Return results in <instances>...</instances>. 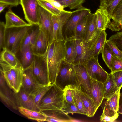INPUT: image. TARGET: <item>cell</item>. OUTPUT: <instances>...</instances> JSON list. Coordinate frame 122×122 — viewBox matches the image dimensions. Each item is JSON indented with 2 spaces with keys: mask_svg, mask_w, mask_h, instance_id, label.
Returning a JSON list of instances; mask_svg holds the SVG:
<instances>
[{
  "mask_svg": "<svg viewBox=\"0 0 122 122\" xmlns=\"http://www.w3.org/2000/svg\"><path fill=\"white\" fill-rule=\"evenodd\" d=\"M65 41L54 40L49 44L44 56L51 84L55 83L61 64L65 58Z\"/></svg>",
  "mask_w": 122,
  "mask_h": 122,
  "instance_id": "cell-1",
  "label": "cell"
},
{
  "mask_svg": "<svg viewBox=\"0 0 122 122\" xmlns=\"http://www.w3.org/2000/svg\"><path fill=\"white\" fill-rule=\"evenodd\" d=\"M65 99L64 90L54 83L42 98L38 107L41 111L61 110Z\"/></svg>",
  "mask_w": 122,
  "mask_h": 122,
  "instance_id": "cell-2",
  "label": "cell"
},
{
  "mask_svg": "<svg viewBox=\"0 0 122 122\" xmlns=\"http://www.w3.org/2000/svg\"><path fill=\"white\" fill-rule=\"evenodd\" d=\"M33 25L6 29L5 47L16 55L20 51L24 38Z\"/></svg>",
  "mask_w": 122,
  "mask_h": 122,
  "instance_id": "cell-3",
  "label": "cell"
},
{
  "mask_svg": "<svg viewBox=\"0 0 122 122\" xmlns=\"http://www.w3.org/2000/svg\"><path fill=\"white\" fill-rule=\"evenodd\" d=\"M55 84L63 90L68 86H76L77 81L74 65L63 60Z\"/></svg>",
  "mask_w": 122,
  "mask_h": 122,
  "instance_id": "cell-4",
  "label": "cell"
},
{
  "mask_svg": "<svg viewBox=\"0 0 122 122\" xmlns=\"http://www.w3.org/2000/svg\"><path fill=\"white\" fill-rule=\"evenodd\" d=\"M91 13L89 9L82 6L72 12L62 29V34L65 40L75 37V30L77 24L83 18Z\"/></svg>",
  "mask_w": 122,
  "mask_h": 122,
  "instance_id": "cell-5",
  "label": "cell"
},
{
  "mask_svg": "<svg viewBox=\"0 0 122 122\" xmlns=\"http://www.w3.org/2000/svg\"><path fill=\"white\" fill-rule=\"evenodd\" d=\"M32 71L34 78L39 84L42 86L51 84L49 81L47 65L44 56L34 55Z\"/></svg>",
  "mask_w": 122,
  "mask_h": 122,
  "instance_id": "cell-6",
  "label": "cell"
},
{
  "mask_svg": "<svg viewBox=\"0 0 122 122\" xmlns=\"http://www.w3.org/2000/svg\"><path fill=\"white\" fill-rule=\"evenodd\" d=\"M39 22L40 30L44 33L48 40L49 44L54 40L53 15L40 6L39 7Z\"/></svg>",
  "mask_w": 122,
  "mask_h": 122,
  "instance_id": "cell-7",
  "label": "cell"
},
{
  "mask_svg": "<svg viewBox=\"0 0 122 122\" xmlns=\"http://www.w3.org/2000/svg\"><path fill=\"white\" fill-rule=\"evenodd\" d=\"M74 65L77 81L76 86L92 98L91 79L85 67L83 64H77Z\"/></svg>",
  "mask_w": 122,
  "mask_h": 122,
  "instance_id": "cell-8",
  "label": "cell"
},
{
  "mask_svg": "<svg viewBox=\"0 0 122 122\" xmlns=\"http://www.w3.org/2000/svg\"><path fill=\"white\" fill-rule=\"evenodd\" d=\"M102 31L97 29L95 13H91L87 16L86 30L83 40L87 43L89 49L93 52Z\"/></svg>",
  "mask_w": 122,
  "mask_h": 122,
  "instance_id": "cell-9",
  "label": "cell"
},
{
  "mask_svg": "<svg viewBox=\"0 0 122 122\" xmlns=\"http://www.w3.org/2000/svg\"><path fill=\"white\" fill-rule=\"evenodd\" d=\"M26 20L32 25H38L39 22V7L37 0H20Z\"/></svg>",
  "mask_w": 122,
  "mask_h": 122,
  "instance_id": "cell-10",
  "label": "cell"
},
{
  "mask_svg": "<svg viewBox=\"0 0 122 122\" xmlns=\"http://www.w3.org/2000/svg\"><path fill=\"white\" fill-rule=\"evenodd\" d=\"M83 64L91 77L103 83L104 82L109 74L100 65L98 57H92Z\"/></svg>",
  "mask_w": 122,
  "mask_h": 122,
  "instance_id": "cell-11",
  "label": "cell"
},
{
  "mask_svg": "<svg viewBox=\"0 0 122 122\" xmlns=\"http://www.w3.org/2000/svg\"><path fill=\"white\" fill-rule=\"evenodd\" d=\"M72 13V12L64 10L61 11L58 15H53L52 20L54 40H64L62 34V29Z\"/></svg>",
  "mask_w": 122,
  "mask_h": 122,
  "instance_id": "cell-12",
  "label": "cell"
},
{
  "mask_svg": "<svg viewBox=\"0 0 122 122\" xmlns=\"http://www.w3.org/2000/svg\"><path fill=\"white\" fill-rule=\"evenodd\" d=\"M77 56L74 65L84 64L92 57L93 51L89 48L87 43L82 39L75 37Z\"/></svg>",
  "mask_w": 122,
  "mask_h": 122,
  "instance_id": "cell-13",
  "label": "cell"
},
{
  "mask_svg": "<svg viewBox=\"0 0 122 122\" xmlns=\"http://www.w3.org/2000/svg\"><path fill=\"white\" fill-rule=\"evenodd\" d=\"M18 107L40 112L41 110L35 103L32 96L27 93L21 86L17 92H14Z\"/></svg>",
  "mask_w": 122,
  "mask_h": 122,
  "instance_id": "cell-14",
  "label": "cell"
},
{
  "mask_svg": "<svg viewBox=\"0 0 122 122\" xmlns=\"http://www.w3.org/2000/svg\"><path fill=\"white\" fill-rule=\"evenodd\" d=\"M32 65L23 70L22 86L28 94L31 95L42 86L36 81L33 74Z\"/></svg>",
  "mask_w": 122,
  "mask_h": 122,
  "instance_id": "cell-15",
  "label": "cell"
},
{
  "mask_svg": "<svg viewBox=\"0 0 122 122\" xmlns=\"http://www.w3.org/2000/svg\"><path fill=\"white\" fill-rule=\"evenodd\" d=\"M8 85L5 81L0 82V96L1 100L9 107L18 110L14 91Z\"/></svg>",
  "mask_w": 122,
  "mask_h": 122,
  "instance_id": "cell-16",
  "label": "cell"
},
{
  "mask_svg": "<svg viewBox=\"0 0 122 122\" xmlns=\"http://www.w3.org/2000/svg\"><path fill=\"white\" fill-rule=\"evenodd\" d=\"M120 89L111 97L105 99L106 100L102 107L103 112L106 115L112 116L118 113Z\"/></svg>",
  "mask_w": 122,
  "mask_h": 122,
  "instance_id": "cell-17",
  "label": "cell"
},
{
  "mask_svg": "<svg viewBox=\"0 0 122 122\" xmlns=\"http://www.w3.org/2000/svg\"><path fill=\"white\" fill-rule=\"evenodd\" d=\"M91 78L92 98L94 103L97 111L104 99L103 84L91 77Z\"/></svg>",
  "mask_w": 122,
  "mask_h": 122,
  "instance_id": "cell-18",
  "label": "cell"
},
{
  "mask_svg": "<svg viewBox=\"0 0 122 122\" xmlns=\"http://www.w3.org/2000/svg\"><path fill=\"white\" fill-rule=\"evenodd\" d=\"M46 116L45 121L49 122H71L73 120L62 110L41 111Z\"/></svg>",
  "mask_w": 122,
  "mask_h": 122,
  "instance_id": "cell-19",
  "label": "cell"
},
{
  "mask_svg": "<svg viewBox=\"0 0 122 122\" xmlns=\"http://www.w3.org/2000/svg\"><path fill=\"white\" fill-rule=\"evenodd\" d=\"M48 45V42L46 36L43 32L40 30L35 44L32 47L34 55L44 56Z\"/></svg>",
  "mask_w": 122,
  "mask_h": 122,
  "instance_id": "cell-20",
  "label": "cell"
},
{
  "mask_svg": "<svg viewBox=\"0 0 122 122\" xmlns=\"http://www.w3.org/2000/svg\"><path fill=\"white\" fill-rule=\"evenodd\" d=\"M20 58L19 61L23 70L30 67L33 63L34 57L32 47L30 45H27L20 50Z\"/></svg>",
  "mask_w": 122,
  "mask_h": 122,
  "instance_id": "cell-21",
  "label": "cell"
},
{
  "mask_svg": "<svg viewBox=\"0 0 122 122\" xmlns=\"http://www.w3.org/2000/svg\"><path fill=\"white\" fill-rule=\"evenodd\" d=\"M94 13L97 29L99 30H105L111 19L106 9L99 8Z\"/></svg>",
  "mask_w": 122,
  "mask_h": 122,
  "instance_id": "cell-22",
  "label": "cell"
},
{
  "mask_svg": "<svg viewBox=\"0 0 122 122\" xmlns=\"http://www.w3.org/2000/svg\"><path fill=\"white\" fill-rule=\"evenodd\" d=\"M5 26L6 29L24 27L31 25L24 21L13 12L11 9L5 15Z\"/></svg>",
  "mask_w": 122,
  "mask_h": 122,
  "instance_id": "cell-23",
  "label": "cell"
},
{
  "mask_svg": "<svg viewBox=\"0 0 122 122\" xmlns=\"http://www.w3.org/2000/svg\"><path fill=\"white\" fill-rule=\"evenodd\" d=\"M122 18V0H121L113 11L111 17L113 20L109 23L107 28L112 31H119L122 29L119 23Z\"/></svg>",
  "mask_w": 122,
  "mask_h": 122,
  "instance_id": "cell-24",
  "label": "cell"
},
{
  "mask_svg": "<svg viewBox=\"0 0 122 122\" xmlns=\"http://www.w3.org/2000/svg\"><path fill=\"white\" fill-rule=\"evenodd\" d=\"M65 41L64 60L73 64L77 56L75 37L69 38Z\"/></svg>",
  "mask_w": 122,
  "mask_h": 122,
  "instance_id": "cell-25",
  "label": "cell"
},
{
  "mask_svg": "<svg viewBox=\"0 0 122 122\" xmlns=\"http://www.w3.org/2000/svg\"><path fill=\"white\" fill-rule=\"evenodd\" d=\"M78 88L86 115L90 117H93L96 111L93 99L86 93Z\"/></svg>",
  "mask_w": 122,
  "mask_h": 122,
  "instance_id": "cell-26",
  "label": "cell"
},
{
  "mask_svg": "<svg viewBox=\"0 0 122 122\" xmlns=\"http://www.w3.org/2000/svg\"><path fill=\"white\" fill-rule=\"evenodd\" d=\"M104 98L108 99L114 95L119 89L114 81L112 74L111 73L103 83Z\"/></svg>",
  "mask_w": 122,
  "mask_h": 122,
  "instance_id": "cell-27",
  "label": "cell"
},
{
  "mask_svg": "<svg viewBox=\"0 0 122 122\" xmlns=\"http://www.w3.org/2000/svg\"><path fill=\"white\" fill-rule=\"evenodd\" d=\"M13 83V91L16 92L20 90L22 85L23 70L21 66L11 67L10 69Z\"/></svg>",
  "mask_w": 122,
  "mask_h": 122,
  "instance_id": "cell-28",
  "label": "cell"
},
{
  "mask_svg": "<svg viewBox=\"0 0 122 122\" xmlns=\"http://www.w3.org/2000/svg\"><path fill=\"white\" fill-rule=\"evenodd\" d=\"M0 62H5L13 67L21 66L16 55L6 48L3 49L1 53Z\"/></svg>",
  "mask_w": 122,
  "mask_h": 122,
  "instance_id": "cell-29",
  "label": "cell"
},
{
  "mask_svg": "<svg viewBox=\"0 0 122 122\" xmlns=\"http://www.w3.org/2000/svg\"><path fill=\"white\" fill-rule=\"evenodd\" d=\"M19 111L21 114L30 119L38 122L45 121L46 119V115L40 112L28 109L22 107H19Z\"/></svg>",
  "mask_w": 122,
  "mask_h": 122,
  "instance_id": "cell-30",
  "label": "cell"
},
{
  "mask_svg": "<svg viewBox=\"0 0 122 122\" xmlns=\"http://www.w3.org/2000/svg\"><path fill=\"white\" fill-rule=\"evenodd\" d=\"M34 25L26 34L20 50L27 45H30L33 47L34 45L40 29L38 25H37L36 26L35 28L33 27Z\"/></svg>",
  "mask_w": 122,
  "mask_h": 122,
  "instance_id": "cell-31",
  "label": "cell"
},
{
  "mask_svg": "<svg viewBox=\"0 0 122 122\" xmlns=\"http://www.w3.org/2000/svg\"><path fill=\"white\" fill-rule=\"evenodd\" d=\"M107 34L105 30H102L94 46L93 52V57H98L101 52L103 47L106 41Z\"/></svg>",
  "mask_w": 122,
  "mask_h": 122,
  "instance_id": "cell-32",
  "label": "cell"
},
{
  "mask_svg": "<svg viewBox=\"0 0 122 122\" xmlns=\"http://www.w3.org/2000/svg\"><path fill=\"white\" fill-rule=\"evenodd\" d=\"M101 53L102 57L105 64L111 70L112 67L111 61L113 56H115L106 43L104 44Z\"/></svg>",
  "mask_w": 122,
  "mask_h": 122,
  "instance_id": "cell-33",
  "label": "cell"
},
{
  "mask_svg": "<svg viewBox=\"0 0 122 122\" xmlns=\"http://www.w3.org/2000/svg\"><path fill=\"white\" fill-rule=\"evenodd\" d=\"M0 64L6 83L9 87L13 91V78L10 70L11 66L3 62H0Z\"/></svg>",
  "mask_w": 122,
  "mask_h": 122,
  "instance_id": "cell-34",
  "label": "cell"
},
{
  "mask_svg": "<svg viewBox=\"0 0 122 122\" xmlns=\"http://www.w3.org/2000/svg\"><path fill=\"white\" fill-rule=\"evenodd\" d=\"M87 16L83 18L77 24L75 30L76 37L83 39L86 30Z\"/></svg>",
  "mask_w": 122,
  "mask_h": 122,
  "instance_id": "cell-35",
  "label": "cell"
},
{
  "mask_svg": "<svg viewBox=\"0 0 122 122\" xmlns=\"http://www.w3.org/2000/svg\"><path fill=\"white\" fill-rule=\"evenodd\" d=\"M71 89L75 105L77 108L84 113L86 115V114L84 111L77 87L75 86H71Z\"/></svg>",
  "mask_w": 122,
  "mask_h": 122,
  "instance_id": "cell-36",
  "label": "cell"
},
{
  "mask_svg": "<svg viewBox=\"0 0 122 122\" xmlns=\"http://www.w3.org/2000/svg\"><path fill=\"white\" fill-rule=\"evenodd\" d=\"M85 1V0H59V2L64 8L67 7L72 10L80 7Z\"/></svg>",
  "mask_w": 122,
  "mask_h": 122,
  "instance_id": "cell-37",
  "label": "cell"
},
{
  "mask_svg": "<svg viewBox=\"0 0 122 122\" xmlns=\"http://www.w3.org/2000/svg\"><path fill=\"white\" fill-rule=\"evenodd\" d=\"M52 85L43 86L39 89L33 94L30 95L32 97L35 103L38 107L41 99Z\"/></svg>",
  "mask_w": 122,
  "mask_h": 122,
  "instance_id": "cell-38",
  "label": "cell"
},
{
  "mask_svg": "<svg viewBox=\"0 0 122 122\" xmlns=\"http://www.w3.org/2000/svg\"><path fill=\"white\" fill-rule=\"evenodd\" d=\"M61 110L67 114L76 113L86 115L84 113L77 108L74 104L67 103L65 100Z\"/></svg>",
  "mask_w": 122,
  "mask_h": 122,
  "instance_id": "cell-39",
  "label": "cell"
},
{
  "mask_svg": "<svg viewBox=\"0 0 122 122\" xmlns=\"http://www.w3.org/2000/svg\"><path fill=\"white\" fill-rule=\"evenodd\" d=\"M39 5L50 12L53 15L58 14L61 11L54 7L46 0H37Z\"/></svg>",
  "mask_w": 122,
  "mask_h": 122,
  "instance_id": "cell-40",
  "label": "cell"
},
{
  "mask_svg": "<svg viewBox=\"0 0 122 122\" xmlns=\"http://www.w3.org/2000/svg\"><path fill=\"white\" fill-rule=\"evenodd\" d=\"M111 73L122 71V59L115 56H113L111 61Z\"/></svg>",
  "mask_w": 122,
  "mask_h": 122,
  "instance_id": "cell-41",
  "label": "cell"
},
{
  "mask_svg": "<svg viewBox=\"0 0 122 122\" xmlns=\"http://www.w3.org/2000/svg\"><path fill=\"white\" fill-rule=\"evenodd\" d=\"M122 52V31L111 36L108 39Z\"/></svg>",
  "mask_w": 122,
  "mask_h": 122,
  "instance_id": "cell-42",
  "label": "cell"
},
{
  "mask_svg": "<svg viewBox=\"0 0 122 122\" xmlns=\"http://www.w3.org/2000/svg\"><path fill=\"white\" fill-rule=\"evenodd\" d=\"M5 24L3 22H0V49H2L5 47V36L6 30Z\"/></svg>",
  "mask_w": 122,
  "mask_h": 122,
  "instance_id": "cell-43",
  "label": "cell"
},
{
  "mask_svg": "<svg viewBox=\"0 0 122 122\" xmlns=\"http://www.w3.org/2000/svg\"><path fill=\"white\" fill-rule=\"evenodd\" d=\"M65 95V100L67 103L74 104L73 98V95L71 90V86L66 87L64 89Z\"/></svg>",
  "mask_w": 122,
  "mask_h": 122,
  "instance_id": "cell-44",
  "label": "cell"
},
{
  "mask_svg": "<svg viewBox=\"0 0 122 122\" xmlns=\"http://www.w3.org/2000/svg\"><path fill=\"white\" fill-rule=\"evenodd\" d=\"M106 42L115 56L122 59V52L109 39L106 40Z\"/></svg>",
  "mask_w": 122,
  "mask_h": 122,
  "instance_id": "cell-45",
  "label": "cell"
},
{
  "mask_svg": "<svg viewBox=\"0 0 122 122\" xmlns=\"http://www.w3.org/2000/svg\"><path fill=\"white\" fill-rule=\"evenodd\" d=\"M112 74L117 87L119 89H121L122 87V71L116 72Z\"/></svg>",
  "mask_w": 122,
  "mask_h": 122,
  "instance_id": "cell-46",
  "label": "cell"
},
{
  "mask_svg": "<svg viewBox=\"0 0 122 122\" xmlns=\"http://www.w3.org/2000/svg\"><path fill=\"white\" fill-rule=\"evenodd\" d=\"M118 113L113 116H110L106 115L102 112L100 116V120L101 122H113L118 118Z\"/></svg>",
  "mask_w": 122,
  "mask_h": 122,
  "instance_id": "cell-47",
  "label": "cell"
},
{
  "mask_svg": "<svg viewBox=\"0 0 122 122\" xmlns=\"http://www.w3.org/2000/svg\"><path fill=\"white\" fill-rule=\"evenodd\" d=\"M121 0H114L106 8L108 14L111 19L112 13L114 10Z\"/></svg>",
  "mask_w": 122,
  "mask_h": 122,
  "instance_id": "cell-48",
  "label": "cell"
},
{
  "mask_svg": "<svg viewBox=\"0 0 122 122\" xmlns=\"http://www.w3.org/2000/svg\"><path fill=\"white\" fill-rule=\"evenodd\" d=\"M20 2V0H0V2L8 4L10 8L17 6Z\"/></svg>",
  "mask_w": 122,
  "mask_h": 122,
  "instance_id": "cell-49",
  "label": "cell"
},
{
  "mask_svg": "<svg viewBox=\"0 0 122 122\" xmlns=\"http://www.w3.org/2000/svg\"><path fill=\"white\" fill-rule=\"evenodd\" d=\"M50 3L54 7L61 11L64 10L63 5L58 2L53 0H46Z\"/></svg>",
  "mask_w": 122,
  "mask_h": 122,
  "instance_id": "cell-50",
  "label": "cell"
},
{
  "mask_svg": "<svg viewBox=\"0 0 122 122\" xmlns=\"http://www.w3.org/2000/svg\"><path fill=\"white\" fill-rule=\"evenodd\" d=\"M114 0H100V5L99 7L100 8H106Z\"/></svg>",
  "mask_w": 122,
  "mask_h": 122,
  "instance_id": "cell-51",
  "label": "cell"
},
{
  "mask_svg": "<svg viewBox=\"0 0 122 122\" xmlns=\"http://www.w3.org/2000/svg\"><path fill=\"white\" fill-rule=\"evenodd\" d=\"M8 6L9 5L0 2V13L3 11L5 8Z\"/></svg>",
  "mask_w": 122,
  "mask_h": 122,
  "instance_id": "cell-52",
  "label": "cell"
},
{
  "mask_svg": "<svg viewBox=\"0 0 122 122\" xmlns=\"http://www.w3.org/2000/svg\"><path fill=\"white\" fill-rule=\"evenodd\" d=\"M119 25L120 26H121V24H122V18L121 19V20L119 21Z\"/></svg>",
  "mask_w": 122,
  "mask_h": 122,
  "instance_id": "cell-53",
  "label": "cell"
},
{
  "mask_svg": "<svg viewBox=\"0 0 122 122\" xmlns=\"http://www.w3.org/2000/svg\"><path fill=\"white\" fill-rule=\"evenodd\" d=\"M121 26L122 28V24H121Z\"/></svg>",
  "mask_w": 122,
  "mask_h": 122,
  "instance_id": "cell-54",
  "label": "cell"
}]
</instances>
